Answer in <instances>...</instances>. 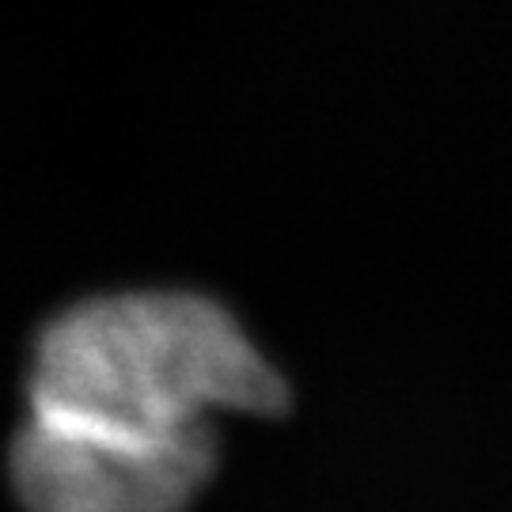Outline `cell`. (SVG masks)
I'll use <instances>...</instances> for the list:
<instances>
[{
	"mask_svg": "<svg viewBox=\"0 0 512 512\" xmlns=\"http://www.w3.org/2000/svg\"><path fill=\"white\" fill-rule=\"evenodd\" d=\"M274 365L228 311L198 293L99 296L57 315L31 361V410L179 437L220 410L277 414Z\"/></svg>",
	"mask_w": 512,
	"mask_h": 512,
	"instance_id": "cell-1",
	"label": "cell"
},
{
	"mask_svg": "<svg viewBox=\"0 0 512 512\" xmlns=\"http://www.w3.org/2000/svg\"><path fill=\"white\" fill-rule=\"evenodd\" d=\"M213 467V429L148 437L35 410L12 448L27 512H186Z\"/></svg>",
	"mask_w": 512,
	"mask_h": 512,
	"instance_id": "cell-2",
	"label": "cell"
}]
</instances>
